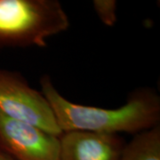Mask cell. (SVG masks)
I'll return each mask as SVG.
<instances>
[{
  "mask_svg": "<svg viewBox=\"0 0 160 160\" xmlns=\"http://www.w3.org/2000/svg\"><path fill=\"white\" fill-rule=\"evenodd\" d=\"M0 149L14 160H59L60 137L0 111Z\"/></svg>",
  "mask_w": 160,
  "mask_h": 160,
  "instance_id": "obj_4",
  "label": "cell"
},
{
  "mask_svg": "<svg viewBox=\"0 0 160 160\" xmlns=\"http://www.w3.org/2000/svg\"><path fill=\"white\" fill-rule=\"evenodd\" d=\"M69 25L58 0H0V48L46 47Z\"/></svg>",
  "mask_w": 160,
  "mask_h": 160,
  "instance_id": "obj_2",
  "label": "cell"
},
{
  "mask_svg": "<svg viewBox=\"0 0 160 160\" xmlns=\"http://www.w3.org/2000/svg\"><path fill=\"white\" fill-rule=\"evenodd\" d=\"M0 111L57 137L62 135L46 97L41 91L29 86L19 72L0 69Z\"/></svg>",
  "mask_w": 160,
  "mask_h": 160,
  "instance_id": "obj_3",
  "label": "cell"
},
{
  "mask_svg": "<svg viewBox=\"0 0 160 160\" xmlns=\"http://www.w3.org/2000/svg\"><path fill=\"white\" fill-rule=\"evenodd\" d=\"M0 160H14L12 158H11L9 155L5 153L4 151H2L0 149Z\"/></svg>",
  "mask_w": 160,
  "mask_h": 160,
  "instance_id": "obj_8",
  "label": "cell"
},
{
  "mask_svg": "<svg viewBox=\"0 0 160 160\" xmlns=\"http://www.w3.org/2000/svg\"><path fill=\"white\" fill-rule=\"evenodd\" d=\"M119 160H160V125L134 134Z\"/></svg>",
  "mask_w": 160,
  "mask_h": 160,
  "instance_id": "obj_6",
  "label": "cell"
},
{
  "mask_svg": "<svg viewBox=\"0 0 160 160\" xmlns=\"http://www.w3.org/2000/svg\"><path fill=\"white\" fill-rule=\"evenodd\" d=\"M126 143L119 134L65 132L60 137L59 160H119Z\"/></svg>",
  "mask_w": 160,
  "mask_h": 160,
  "instance_id": "obj_5",
  "label": "cell"
},
{
  "mask_svg": "<svg viewBox=\"0 0 160 160\" xmlns=\"http://www.w3.org/2000/svg\"><path fill=\"white\" fill-rule=\"evenodd\" d=\"M40 86L62 132L86 131L136 134L160 125V96L153 88L135 89L129 93L123 106L104 109L67 100L56 89L48 75L41 77Z\"/></svg>",
  "mask_w": 160,
  "mask_h": 160,
  "instance_id": "obj_1",
  "label": "cell"
},
{
  "mask_svg": "<svg viewBox=\"0 0 160 160\" xmlns=\"http://www.w3.org/2000/svg\"><path fill=\"white\" fill-rule=\"evenodd\" d=\"M93 9L99 20L108 27H114L118 21V2L116 0H94Z\"/></svg>",
  "mask_w": 160,
  "mask_h": 160,
  "instance_id": "obj_7",
  "label": "cell"
}]
</instances>
